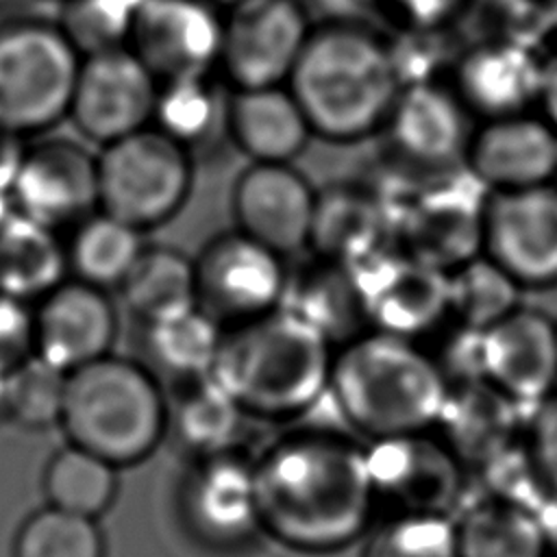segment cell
Masks as SVG:
<instances>
[{"label":"cell","mask_w":557,"mask_h":557,"mask_svg":"<svg viewBox=\"0 0 557 557\" xmlns=\"http://www.w3.org/2000/svg\"><path fill=\"white\" fill-rule=\"evenodd\" d=\"M261 531L302 553L355 542L376 507L366 450L331 431H300L255 461Z\"/></svg>","instance_id":"6da1fadb"},{"label":"cell","mask_w":557,"mask_h":557,"mask_svg":"<svg viewBox=\"0 0 557 557\" xmlns=\"http://www.w3.org/2000/svg\"><path fill=\"white\" fill-rule=\"evenodd\" d=\"M287 89L311 133L348 144L385 126L403 89L389 41L352 20H333L309 30Z\"/></svg>","instance_id":"7a4b0ae2"},{"label":"cell","mask_w":557,"mask_h":557,"mask_svg":"<svg viewBox=\"0 0 557 557\" xmlns=\"http://www.w3.org/2000/svg\"><path fill=\"white\" fill-rule=\"evenodd\" d=\"M333 344L278 307L222 329L209 372L244 413L283 420L305 413L329 392Z\"/></svg>","instance_id":"3957f363"},{"label":"cell","mask_w":557,"mask_h":557,"mask_svg":"<svg viewBox=\"0 0 557 557\" xmlns=\"http://www.w3.org/2000/svg\"><path fill=\"white\" fill-rule=\"evenodd\" d=\"M448 387L437 359L416 339L363 331L333 352L329 392L346 422L372 440L431 431Z\"/></svg>","instance_id":"277c9868"},{"label":"cell","mask_w":557,"mask_h":557,"mask_svg":"<svg viewBox=\"0 0 557 557\" xmlns=\"http://www.w3.org/2000/svg\"><path fill=\"white\" fill-rule=\"evenodd\" d=\"M170 409L154 372L104 355L65 374L59 424L70 444L115 468L146 459L163 440Z\"/></svg>","instance_id":"5b68a950"},{"label":"cell","mask_w":557,"mask_h":557,"mask_svg":"<svg viewBox=\"0 0 557 557\" xmlns=\"http://www.w3.org/2000/svg\"><path fill=\"white\" fill-rule=\"evenodd\" d=\"M83 54L59 24L13 20L0 26V131L24 137L70 111Z\"/></svg>","instance_id":"8992f818"},{"label":"cell","mask_w":557,"mask_h":557,"mask_svg":"<svg viewBox=\"0 0 557 557\" xmlns=\"http://www.w3.org/2000/svg\"><path fill=\"white\" fill-rule=\"evenodd\" d=\"M98 163V209L139 228L170 222L187 202L194 163L187 146L154 126L104 144Z\"/></svg>","instance_id":"52a82bcc"},{"label":"cell","mask_w":557,"mask_h":557,"mask_svg":"<svg viewBox=\"0 0 557 557\" xmlns=\"http://www.w3.org/2000/svg\"><path fill=\"white\" fill-rule=\"evenodd\" d=\"M196 307L222 329L281 307L285 257L242 231L213 237L194 259Z\"/></svg>","instance_id":"ba28073f"},{"label":"cell","mask_w":557,"mask_h":557,"mask_svg":"<svg viewBox=\"0 0 557 557\" xmlns=\"http://www.w3.org/2000/svg\"><path fill=\"white\" fill-rule=\"evenodd\" d=\"M481 252L522 289L557 285V181L487 191L481 207Z\"/></svg>","instance_id":"9c48e42d"},{"label":"cell","mask_w":557,"mask_h":557,"mask_svg":"<svg viewBox=\"0 0 557 557\" xmlns=\"http://www.w3.org/2000/svg\"><path fill=\"white\" fill-rule=\"evenodd\" d=\"M348 268L355 276L368 331L418 339L450 315L448 272L398 248L387 246Z\"/></svg>","instance_id":"30bf717a"},{"label":"cell","mask_w":557,"mask_h":557,"mask_svg":"<svg viewBox=\"0 0 557 557\" xmlns=\"http://www.w3.org/2000/svg\"><path fill=\"white\" fill-rule=\"evenodd\" d=\"M376 505L392 513H450L463 492V463L429 431L374 440L366 450Z\"/></svg>","instance_id":"8fae6325"},{"label":"cell","mask_w":557,"mask_h":557,"mask_svg":"<svg viewBox=\"0 0 557 557\" xmlns=\"http://www.w3.org/2000/svg\"><path fill=\"white\" fill-rule=\"evenodd\" d=\"M309 30L298 0H242L222 17L218 65L237 89L285 85Z\"/></svg>","instance_id":"7c38bea8"},{"label":"cell","mask_w":557,"mask_h":557,"mask_svg":"<svg viewBox=\"0 0 557 557\" xmlns=\"http://www.w3.org/2000/svg\"><path fill=\"white\" fill-rule=\"evenodd\" d=\"M159 81L128 46L85 54L72 89L74 126L100 146L150 126Z\"/></svg>","instance_id":"4fadbf2b"},{"label":"cell","mask_w":557,"mask_h":557,"mask_svg":"<svg viewBox=\"0 0 557 557\" xmlns=\"http://www.w3.org/2000/svg\"><path fill=\"white\" fill-rule=\"evenodd\" d=\"M220 44L222 15L211 0H144L126 46L163 83L209 76Z\"/></svg>","instance_id":"5bb4252c"},{"label":"cell","mask_w":557,"mask_h":557,"mask_svg":"<svg viewBox=\"0 0 557 557\" xmlns=\"http://www.w3.org/2000/svg\"><path fill=\"white\" fill-rule=\"evenodd\" d=\"M481 381L520 409L550 396L557 389V322L520 305L481 331Z\"/></svg>","instance_id":"9a60e30c"},{"label":"cell","mask_w":557,"mask_h":557,"mask_svg":"<svg viewBox=\"0 0 557 557\" xmlns=\"http://www.w3.org/2000/svg\"><path fill=\"white\" fill-rule=\"evenodd\" d=\"M13 205L26 218L50 226H76L98 211V163L72 139H46L24 150Z\"/></svg>","instance_id":"2e32d148"},{"label":"cell","mask_w":557,"mask_h":557,"mask_svg":"<svg viewBox=\"0 0 557 557\" xmlns=\"http://www.w3.org/2000/svg\"><path fill=\"white\" fill-rule=\"evenodd\" d=\"M487 191L557 181V131L535 111L483 120L472 128L463 163Z\"/></svg>","instance_id":"e0dca14e"},{"label":"cell","mask_w":557,"mask_h":557,"mask_svg":"<svg viewBox=\"0 0 557 557\" xmlns=\"http://www.w3.org/2000/svg\"><path fill=\"white\" fill-rule=\"evenodd\" d=\"M315 191L289 163H250L233 183L237 231L278 252L309 248Z\"/></svg>","instance_id":"ac0fdd59"},{"label":"cell","mask_w":557,"mask_h":557,"mask_svg":"<svg viewBox=\"0 0 557 557\" xmlns=\"http://www.w3.org/2000/svg\"><path fill=\"white\" fill-rule=\"evenodd\" d=\"M115 333L107 292L78 278L61 281L33 311L35 355L65 374L109 355Z\"/></svg>","instance_id":"d6986e66"},{"label":"cell","mask_w":557,"mask_h":557,"mask_svg":"<svg viewBox=\"0 0 557 557\" xmlns=\"http://www.w3.org/2000/svg\"><path fill=\"white\" fill-rule=\"evenodd\" d=\"M392 148L409 163L446 170L463 163L472 133L470 111L453 87L435 81L405 85L385 120Z\"/></svg>","instance_id":"ffe728a7"},{"label":"cell","mask_w":557,"mask_h":557,"mask_svg":"<svg viewBox=\"0 0 557 557\" xmlns=\"http://www.w3.org/2000/svg\"><path fill=\"white\" fill-rule=\"evenodd\" d=\"M189 529L213 546H235L261 531L255 463L226 450L198 459L183 487Z\"/></svg>","instance_id":"44dd1931"},{"label":"cell","mask_w":557,"mask_h":557,"mask_svg":"<svg viewBox=\"0 0 557 557\" xmlns=\"http://www.w3.org/2000/svg\"><path fill=\"white\" fill-rule=\"evenodd\" d=\"M481 202L431 187L394 213V237L405 255L450 272L481 252Z\"/></svg>","instance_id":"7402d4cb"},{"label":"cell","mask_w":557,"mask_h":557,"mask_svg":"<svg viewBox=\"0 0 557 557\" xmlns=\"http://www.w3.org/2000/svg\"><path fill=\"white\" fill-rule=\"evenodd\" d=\"M542 59L511 41L470 48L455 70V94L481 120L531 111L537 102Z\"/></svg>","instance_id":"603a6c76"},{"label":"cell","mask_w":557,"mask_h":557,"mask_svg":"<svg viewBox=\"0 0 557 557\" xmlns=\"http://www.w3.org/2000/svg\"><path fill=\"white\" fill-rule=\"evenodd\" d=\"M394 239L389 202L372 187L331 185L315 194L309 248L315 257L357 263Z\"/></svg>","instance_id":"cb8c5ba5"},{"label":"cell","mask_w":557,"mask_h":557,"mask_svg":"<svg viewBox=\"0 0 557 557\" xmlns=\"http://www.w3.org/2000/svg\"><path fill=\"white\" fill-rule=\"evenodd\" d=\"M224 124L252 163H289L313 135L287 85L235 89L224 104Z\"/></svg>","instance_id":"d4e9b609"},{"label":"cell","mask_w":557,"mask_h":557,"mask_svg":"<svg viewBox=\"0 0 557 557\" xmlns=\"http://www.w3.org/2000/svg\"><path fill=\"white\" fill-rule=\"evenodd\" d=\"M281 307L315 326L331 344H344L368 331L355 276L346 263L315 257L287 270Z\"/></svg>","instance_id":"484cf974"},{"label":"cell","mask_w":557,"mask_h":557,"mask_svg":"<svg viewBox=\"0 0 557 557\" xmlns=\"http://www.w3.org/2000/svg\"><path fill=\"white\" fill-rule=\"evenodd\" d=\"M518 409L485 381L455 383L435 426L461 463L485 466L511 446Z\"/></svg>","instance_id":"4316f807"},{"label":"cell","mask_w":557,"mask_h":557,"mask_svg":"<svg viewBox=\"0 0 557 557\" xmlns=\"http://www.w3.org/2000/svg\"><path fill=\"white\" fill-rule=\"evenodd\" d=\"M67 257L57 231L17 209L0 222V292L17 300H39L65 281Z\"/></svg>","instance_id":"83f0119b"},{"label":"cell","mask_w":557,"mask_h":557,"mask_svg":"<svg viewBox=\"0 0 557 557\" xmlns=\"http://www.w3.org/2000/svg\"><path fill=\"white\" fill-rule=\"evenodd\" d=\"M455 527L459 557H550V542L535 513L505 498L470 505Z\"/></svg>","instance_id":"f1b7e54d"},{"label":"cell","mask_w":557,"mask_h":557,"mask_svg":"<svg viewBox=\"0 0 557 557\" xmlns=\"http://www.w3.org/2000/svg\"><path fill=\"white\" fill-rule=\"evenodd\" d=\"M120 289L144 324L185 313L196 307L194 259L172 246H144Z\"/></svg>","instance_id":"f546056e"},{"label":"cell","mask_w":557,"mask_h":557,"mask_svg":"<svg viewBox=\"0 0 557 557\" xmlns=\"http://www.w3.org/2000/svg\"><path fill=\"white\" fill-rule=\"evenodd\" d=\"M144 350L148 368L165 372L170 379L191 383L209 376L222 326L202 309L146 322Z\"/></svg>","instance_id":"4dcf8cb0"},{"label":"cell","mask_w":557,"mask_h":557,"mask_svg":"<svg viewBox=\"0 0 557 557\" xmlns=\"http://www.w3.org/2000/svg\"><path fill=\"white\" fill-rule=\"evenodd\" d=\"M141 248L139 228L98 209L74 226L65 257L74 278L107 289L120 287Z\"/></svg>","instance_id":"1f68e13d"},{"label":"cell","mask_w":557,"mask_h":557,"mask_svg":"<svg viewBox=\"0 0 557 557\" xmlns=\"http://www.w3.org/2000/svg\"><path fill=\"white\" fill-rule=\"evenodd\" d=\"M244 411L209 376L187 383L170 413L168 431L198 459L233 450Z\"/></svg>","instance_id":"d6a6232c"},{"label":"cell","mask_w":557,"mask_h":557,"mask_svg":"<svg viewBox=\"0 0 557 557\" xmlns=\"http://www.w3.org/2000/svg\"><path fill=\"white\" fill-rule=\"evenodd\" d=\"M48 505L70 513L98 518L117 494V468L107 459L81 448L65 446L52 455L44 470Z\"/></svg>","instance_id":"836d02e7"},{"label":"cell","mask_w":557,"mask_h":557,"mask_svg":"<svg viewBox=\"0 0 557 557\" xmlns=\"http://www.w3.org/2000/svg\"><path fill=\"white\" fill-rule=\"evenodd\" d=\"M522 287L483 252L448 272V305L457 324L485 331L520 307Z\"/></svg>","instance_id":"e575fe53"},{"label":"cell","mask_w":557,"mask_h":557,"mask_svg":"<svg viewBox=\"0 0 557 557\" xmlns=\"http://www.w3.org/2000/svg\"><path fill=\"white\" fill-rule=\"evenodd\" d=\"M11 557H104V535L96 518L48 505L20 524Z\"/></svg>","instance_id":"d590c367"},{"label":"cell","mask_w":557,"mask_h":557,"mask_svg":"<svg viewBox=\"0 0 557 557\" xmlns=\"http://www.w3.org/2000/svg\"><path fill=\"white\" fill-rule=\"evenodd\" d=\"M65 372L35 352L24 359L0 389V411L26 429H46L59 422Z\"/></svg>","instance_id":"8d00e7d4"},{"label":"cell","mask_w":557,"mask_h":557,"mask_svg":"<svg viewBox=\"0 0 557 557\" xmlns=\"http://www.w3.org/2000/svg\"><path fill=\"white\" fill-rule=\"evenodd\" d=\"M363 557H459L455 520L448 513H389Z\"/></svg>","instance_id":"74e56055"},{"label":"cell","mask_w":557,"mask_h":557,"mask_svg":"<svg viewBox=\"0 0 557 557\" xmlns=\"http://www.w3.org/2000/svg\"><path fill=\"white\" fill-rule=\"evenodd\" d=\"M218 117V98L207 76L159 83L150 126L183 146L207 137Z\"/></svg>","instance_id":"f35d334b"},{"label":"cell","mask_w":557,"mask_h":557,"mask_svg":"<svg viewBox=\"0 0 557 557\" xmlns=\"http://www.w3.org/2000/svg\"><path fill=\"white\" fill-rule=\"evenodd\" d=\"M144 0H63L59 26L85 57L128 44Z\"/></svg>","instance_id":"ab89813d"},{"label":"cell","mask_w":557,"mask_h":557,"mask_svg":"<svg viewBox=\"0 0 557 557\" xmlns=\"http://www.w3.org/2000/svg\"><path fill=\"white\" fill-rule=\"evenodd\" d=\"M33 352V311L24 300L0 292V389L7 376Z\"/></svg>","instance_id":"60d3db41"},{"label":"cell","mask_w":557,"mask_h":557,"mask_svg":"<svg viewBox=\"0 0 557 557\" xmlns=\"http://www.w3.org/2000/svg\"><path fill=\"white\" fill-rule=\"evenodd\" d=\"M527 450L544 483L557 492V389L533 407Z\"/></svg>","instance_id":"b9f144b4"},{"label":"cell","mask_w":557,"mask_h":557,"mask_svg":"<svg viewBox=\"0 0 557 557\" xmlns=\"http://www.w3.org/2000/svg\"><path fill=\"white\" fill-rule=\"evenodd\" d=\"M535 109L557 131V50L548 59H542V76Z\"/></svg>","instance_id":"7bdbcfd3"},{"label":"cell","mask_w":557,"mask_h":557,"mask_svg":"<svg viewBox=\"0 0 557 557\" xmlns=\"http://www.w3.org/2000/svg\"><path fill=\"white\" fill-rule=\"evenodd\" d=\"M24 150L22 137L0 131V196H11Z\"/></svg>","instance_id":"ee69618b"},{"label":"cell","mask_w":557,"mask_h":557,"mask_svg":"<svg viewBox=\"0 0 557 557\" xmlns=\"http://www.w3.org/2000/svg\"><path fill=\"white\" fill-rule=\"evenodd\" d=\"M213 4H222V7H233V4H237V2H242V0H211Z\"/></svg>","instance_id":"f6af8a7d"},{"label":"cell","mask_w":557,"mask_h":557,"mask_svg":"<svg viewBox=\"0 0 557 557\" xmlns=\"http://www.w3.org/2000/svg\"><path fill=\"white\" fill-rule=\"evenodd\" d=\"M550 557H557V555H550Z\"/></svg>","instance_id":"bcb514c9"}]
</instances>
